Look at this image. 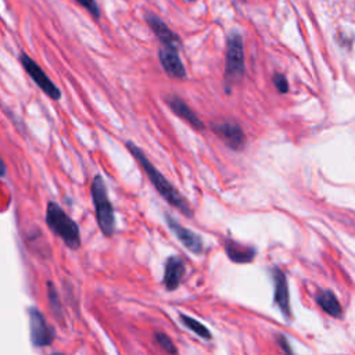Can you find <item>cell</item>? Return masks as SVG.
<instances>
[{"label":"cell","mask_w":355,"mask_h":355,"mask_svg":"<svg viewBox=\"0 0 355 355\" xmlns=\"http://www.w3.org/2000/svg\"><path fill=\"white\" fill-rule=\"evenodd\" d=\"M147 22L151 26V29L154 31V33L158 36V39L164 43V46L178 50V47L180 44L179 37L159 18H157L155 15H148Z\"/></svg>","instance_id":"cell-11"},{"label":"cell","mask_w":355,"mask_h":355,"mask_svg":"<svg viewBox=\"0 0 355 355\" xmlns=\"http://www.w3.org/2000/svg\"><path fill=\"white\" fill-rule=\"evenodd\" d=\"M47 295H49V304H50V308L53 311L54 315H57L58 318H61V302H60V298H58V293L55 290V287L53 286L51 282L47 283Z\"/></svg>","instance_id":"cell-17"},{"label":"cell","mask_w":355,"mask_h":355,"mask_svg":"<svg viewBox=\"0 0 355 355\" xmlns=\"http://www.w3.org/2000/svg\"><path fill=\"white\" fill-rule=\"evenodd\" d=\"M183 272H184V265H183L180 258L171 257L166 261L164 283H165L168 290H175L179 286V283L182 280V276H183Z\"/></svg>","instance_id":"cell-13"},{"label":"cell","mask_w":355,"mask_h":355,"mask_svg":"<svg viewBox=\"0 0 355 355\" xmlns=\"http://www.w3.org/2000/svg\"><path fill=\"white\" fill-rule=\"evenodd\" d=\"M180 320H182V323H183L186 327H189L190 330H193L197 336H200V337H202V338H211L209 330H208L204 324H201L198 320H196V319H193V318H190V316H186V315H180Z\"/></svg>","instance_id":"cell-16"},{"label":"cell","mask_w":355,"mask_h":355,"mask_svg":"<svg viewBox=\"0 0 355 355\" xmlns=\"http://www.w3.org/2000/svg\"><path fill=\"white\" fill-rule=\"evenodd\" d=\"M273 83H275V86L277 87V90L282 92V93L287 92V89H288V85H287L286 78H284L283 75H280V73H276V75L273 76Z\"/></svg>","instance_id":"cell-20"},{"label":"cell","mask_w":355,"mask_h":355,"mask_svg":"<svg viewBox=\"0 0 355 355\" xmlns=\"http://www.w3.org/2000/svg\"><path fill=\"white\" fill-rule=\"evenodd\" d=\"M92 198L96 208V218L98 227L104 236H112L115 232V218L114 209L108 198L107 187L100 175H96L92 183Z\"/></svg>","instance_id":"cell-3"},{"label":"cell","mask_w":355,"mask_h":355,"mask_svg":"<svg viewBox=\"0 0 355 355\" xmlns=\"http://www.w3.org/2000/svg\"><path fill=\"white\" fill-rule=\"evenodd\" d=\"M225 250H226L227 257H229L232 261L240 262V263L250 262V261L254 258V255H255L254 248H251V247H244V245L237 244V243H233V241H227L226 245H225Z\"/></svg>","instance_id":"cell-14"},{"label":"cell","mask_w":355,"mask_h":355,"mask_svg":"<svg viewBox=\"0 0 355 355\" xmlns=\"http://www.w3.org/2000/svg\"><path fill=\"white\" fill-rule=\"evenodd\" d=\"M244 72V51L241 37L233 33L227 37L226 46V79L237 80Z\"/></svg>","instance_id":"cell-4"},{"label":"cell","mask_w":355,"mask_h":355,"mask_svg":"<svg viewBox=\"0 0 355 355\" xmlns=\"http://www.w3.org/2000/svg\"><path fill=\"white\" fill-rule=\"evenodd\" d=\"M159 61L164 67V69L171 75V76H175V78H184L186 75V71H184V67L176 53V49H172V47H168V46H164L161 50H159Z\"/></svg>","instance_id":"cell-9"},{"label":"cell","mask_w":355,"mask_h":355,"mask_svg":"<svg viewBox=\"0 0 355 355\" xmlns=\"http://www.w3.org/2000/svg\"><path fill=\"white\" fill-rule=\"evenodd\" d=\"M166 103H168V105L171 107V110L178 115V116H180L182 119H184V121H187L193 128H196V129H202L204 126H202V123H201V121L197 118V115L187 107V104L183 101V100H180L179 97H176V96H168L166 97Z\"/></svg>","instance_id":"cell-12"},{"label":"cell","mask_w":355,"mask_h":355,"mask_svg":"<svg viewBox=\"0 0 355 355\" xmlns=\"http://www.w3.org/2000/svg\"><path fill=\"white\" fill-rule=\"evenodd\" d=\"M19 60H21V64L25 68L26 73L39 86V89L42 92H44L51 100H60V97H61L60 89L50 80V78L44 73V71L26 54H21Z\"/></svg>","instance_id":"cell-5"},{"label":"cell","mask_w":355,"mask_h":355,"mask_svg":"<svg viewBox=\"0 0 355 355\" xmlns=\"http://www.w3.org/2000/svg\"><path fill=\"white\" fill-rule=\"evenodd\" d=\"M4 175H6V165H4V162H3V159L0 157V178H3Z\"/></svg>","instance_id":"cell-22"},{"label":"cell","mask_w":355,"mask_h":355,"mask_svg":"<svg viewBox=\"0 0 355 355\" xmlns=\"http://www.w3.org/2000/svg\"><path fill=\"white\" fill-rule=\"evenodd\" d=\"M79 4H82L89 12H92L94 17H98L100 15V11H98V7L96 4L94 0H76Z\"/></svg>","instance_id":"cell-19"},{"label":"cell","mask_w":355,"mask_h":355,"mask_svg":"<svg viewBox=\"0 0 355 355\" xmlns=\"http://www.w3.org/2000/svg\"><path fill=\"white\" fill-rule=\"evenodd\" d=\"M126 147L129 148V151L132 153V155L137 159V162L141 165L143 171L147 173L150 182L154 184V187L157 189V191L173 207H176L179 211H182L184 215L187 216H191V212H190V207L189 204L186 202V200L176 191V189L164 178V175L157 171V168L147 159V157L144 155V153L137 147L135 146L133 143L128 141L126 143Z\"/></svg>","instance_id":"cell-1"},{"label":"cell","mask_w":355,"mask_h":355,"mask_svg":"<svg viewBox=\"0 0 355 355\" xmlns=\"http://www.w3.org/2000/svg\"><path fill=\"white\" fill-rule=\"evenodd\" d=\"M29 330H31V341L35 347H46L50 345L54 340V330L50 327L36 308H29Z\"/></svg>","instance_id":"cell-6"},{"label":"cell","mask_w":355,"mask_h":355,"mask_svg":"<svg viewBox=\"0 0 355 355\" xmlns=\"http://www.w3.org/2000/svg\"><path fill=\"white\" fill-rule=\"evenodd\" d=\"M273 282H275V301L282 309V312L288 318L290 316V295H288V286L284 273L275 268L273 269Z\"/></svg>","instance_id":"cell-8"},{"label":"cell","mask_w":355,"mask_h":355,"mask_svg":"<svg viewBox=\"0 0 355 355\" xmlns=\"http://www.w3.org/2000/svg\"><path fill=\"white\" fill-rule=\"evenodd\" d=\"M46 223L49 229L55 236H58L68 248L76 250L80 247V233L78 225L62 211L58 204H47Z\"/></svg>","instance_id":"cell-2"},{"label":"cell","mask_w":355,"mask_h":355,"mask_svg":"<svg viewBox=\"0 0 355 355\" xmlns=\"http://www.w3.org/2000/svg\"><path fill=\"white\" fill-rule=\"evenodd\" d=\"M318 304L320 305V308L327 312L329 315L337 318L341 315V305L337 300V297L330 291V290H324V291H320L318 298H316Z\"/></svg>","instance_id":"cell-15"},{"label":"cell","mask_w":355,"mask_h":355,"mask_svg":"<svg viewBox=\"0 0 355 355\" xmlns=\"http://www.w3.org/2000/svg\"><path fill=\"white\" fill-rule=\"evenodd\" d=\"M166 222L169 225V227L173 230V233L176 234V237L193 252H201L202 251V241L200 239V236H197L196 233H193L191 230L180 226L173 218L166 215Z\"/></svg>","instance_id":"cell-10"},{"label":"cell","mask_w":355,"mask_h":355,"mask_svg":"<svg viewBox=\"0 0 355 355\" xmlns=\"http://www.w3.org/2000/svg\"><path fill=\"white\" fill-rule=\"evenodd\" d=\"M155 340H157V343L161 345V348H164L166 352L175 354V352L178 351V349L175 348L172 340H171L166 334H164V333H155Z\"/></svg>","instance_id":"cell-18"},{"label":"cell","mask_w":355,"mask_h":355,"mask_svg":"<svg viewBox=\"0 0 355 355\" xmlns=\"http://www.w3.org/2000/svg\"><path fill=\"white\" fill-rule=\"evenodd\" d=\"M212 129L215 133L230 147L234 150H239L244 146L245 136L241 130V128L234 122H223L212 125Z\"/></svg>","instance_id":"cell-7"},{"label":"cell","mask_w":355,"mask_h":355,"mask_svg":"<svg viewBox=\"0 0 355 355\" xmlns=\"http://www.w3.org/2000/svg\"><path fill=\"white\" fill-rule=\"evenodd\" d=\"M279 343H280V347H282V348H284V351H286V352H291V349L288 348L287 341H286V338H284V337H279Z\"/></svg>","instance_id":"cell-21"}]
</instances>
